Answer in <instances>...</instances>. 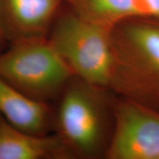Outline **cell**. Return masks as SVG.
I'll return each mask as SVG.
<instances>
[{
	"label": "cell",
	"instance_id": "obj_1",
	"mask_svg": "<svg viewBox=\"0 0 159 159\" xmlns=\"http://www.w3.org/2000/svg\"><path fill=\"white\" fill-rule=\"evenodd\" d=\"M116 71L111 91L159 111V19L134 17L112 30Z\"/></svg>",
	"mask_w": 159,
	"mask_h": 159
},
{
	"label": "cell",
	"instance_id": "obj_2",
	"mask_svg": "<svg viewBox=\"0 0 159 159\" xmlns=\"http://www.w3.org/2000/svg\"><path fill=\"white\" fill-rule=\"evenodd\" d=\"M112 30L81 19L63 5L48 39L75 77L111 91L116 71Z\"/></svg>",
	"mask_w": 159,
	"mask_h": 159
},
{
	"label": "cell",
	"instance_id": "obj_3",
	"mask_svg": "<svg viewBox=\"0 0 159 159\" xmlns=\"http://www.w3.org/2000/svg\"><path fill=\"white\" fill-rule=\"evenodd\" d=\"M0 77L33 98L44 101L75 77L48 38L21 39L0 52Z\"/></svg>",
	"mask_w": 159,
	"mask_h": 159
},
{
	"label": "cell",
	"instance_id": "obj_4",
	"mask_svg": "<svg viewBox=\"0 0 159 159\" xmlns=\"http://www.w3.org/2000/svg\"><path fill=\"white\" fill-rule=\"evenodd\" d=\"M106 91L80 79L66 89L57 112L58 136L73 156L105 152L110 140Z\"/></svg>",
	"mask_w": 159,
	"mask_h": 159
},
{
	"label": "cell",
	"instance_id": "obj_5",
	"mask_svg": "<svg viewBox=\"0 0 159 159\" xmlns=\"http://www.w3.org/2000/svg\"><path fill=\"white\" fill-rule=\"evenodd\" d=\"M109 159H159V111L122 97L113 107Z\"/></svg>",
	"mask_w": 159,
	"mask_h": 159
},
{
	"label": "cell",
	"instance_id": "obj_6",
	"mask_svg": "<svg viewBox=\"0 0 159 159\" xmlns=\"http://www.w3.org/2000/svg\"><path fill=\"white\" fill-rule=\"evenodd\" d=\"M63 0H0V28L7 43L47 38Z\"/></svg>",
	"mask_w": 159,
	"mask_h": 159
},
{
	"label": "cell",
	"instance_id": "obj_7",
	"mask_svg": "<svg viewBox=\"0 0 159 159\" xmlns=\"http://www.w3.org/2000/svg\"><path fill=\"white\" fill-rule=\"evenodd\" d=\"M72 156L58 136L25 132L0 115V159L65 158Z\"/></svg>",
	"mask_w": 159,
	"mask_h": 159
},
{
	"label": "cell",
	"instance_id": "obj_8",
	"mask_svg": "<svg viewBox=\"0 0 159 159\" xmlns=\"http://www.w3.org/2000/svg\"><path fill=\"white\" fill-rule=\"evenodd\" d=\"M0 115L19 130L44 135L49 108L44 101L26 94L0 77Z\"/></svg>",
	"mask_w": 159,
	"mask_h": 159
},
{
	"label": "cell",
	"instance_id": "obj_9",
	"mask_svg": "<svg viewBox=\"0 0 159 159\" xmlns=\"http://www.w3.org/2000/svg\"><path fill=\"white\" fill-rule=\"evenodd\" d=\"M77 16L109 29L130 18L140 17L137 0H63Z\"/></svg>",
	"mask_w": 159,
	"mask_h": 159
},
{
	"label": "cell",
	"instance_id": "obj_10",
	"mask_svg": "<svg viewBox=\"0 0 159 159\" xmlns=\"http://www.w3.org/2000/svg\"><path fill=\"white\" fill-rule=\"evenodd\" d=\"M140 17L159 19V0H137Z\"/></svg>",
	"mask_w": 159,
	"mask_h": 159
},
{
	"label": "cell",
	"instance_id": "obj_11",
	"mask_svg": "<svg viewBox=\"0 0 159 159\" xmlns=\"http://www.w3.org/2000/svg\"><path fill=\"white\" fill-rule=\"evenodd\" d=\"M6 43H7V41H6L5 37H4L1 28H0V52L5 49Z\"/></svg>",
	"mask_w": 159,
	"mask_h": 159
}]
</instances>
